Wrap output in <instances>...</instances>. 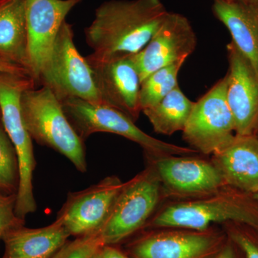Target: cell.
<instances>
[{
	"label": "cell",
	"instance_id": "9c48e42d",
	"mask_svg": "<svg viewBox=\"0 0 258 258\" xmlns=\"http://www.w3.org/2000/svg\"><path fill=\"white\" fill-rule=\"evenodd\" d=\"M129 244L131 258H216L228 237L210 228L154 229Z\"/></svg>",
	"mask_w": 258,
	"mask_h": 258
},
{
	"label": "cell",
	"instance_id": "8fae6325",
	"mask_svg": "<svg viewBox=\"0 0 258 258\" xmlns=\"http://www.w3.org/2000/svg\"><path fill=\"white\" fill-rule=\"evenodd\" d=\"M197 44L196 33L189 20L179 13L169 12L150 41L131 57L142 81L161 68L186 60Z\"/></svg>",
	"mask_w": 258,
	"mask_h": 258
},
{
	"label": "cell",
	"instance_id": "5bb4252c",
	"mask_svg": "<svg viewBox=\"0 0 258 258\" xmlns=\"http://www.w3.org/2000/svg\"><path fill=\"white\" fill-rule=\"evenodd\" d=\"M81 0H25L32 78L39 75L50 57L55 37L66 18Z\"/></svg>",
	"mask_w": 258,
	"mask_h": 258
},
{
	"label": "cell",
	"instance_id": "603a6c76",
	"mask_svg": "<svg viewBox=\"0 0 258 258\" xmlns=\"http://www.w3.org/2000/svg\"><path fill=\"white\" fill-rule=\"evenodd\" d=\"M105 245L101 230L68 241L51 258H91Z\"/></svg>",
	"mask_w": 258,
	"mask_h": 258
},
{
	"label": "cell",
	"instance_id": "e0dca14e",
	"mask_svg": "<svg viewBox=\"0 0 258 258\" xmlns=\"http://www.w3.org/2000/svg\"><path fill=\"white\" fill-rule=\"evenodd\" d=\"M70 236L58 218L40 228L17 226L6 231L2 237L5 244L2 258H51L68 242Z\"/></svg>",
	"mask_w": 258,
	"mask_h": 258
},
{
	"label": "cell",
	"instance_id": "44dd1931",
	"mask_svg": "<svg viewBox=\"0 0 258 258\" xmlns=\"http://www.w3.org/2000/svg\"><path fill=\"white\" fill-rule=\"evenodd\" d=\"M186 60H181L154 71L141 83L142 111L159 103L179 86L178 76Z\"/></svg>",
	"mask_w": 258,
	"mask_h": 258
},
{
	"label": "cell",
	"instance_id": "ffe728a7",
	"mask_svg": "<svg viewBox=\"0 0 258 258\" xmlns=\"http://www.w3.org/2000/svg\"><path fill=\"white\" fill-rule=\"evenodd\" d=\"M194 103L178 86L157 104L142 112L156 133L170 136L184 130Z\"/></svg>",
	"mask_w": 258,
	"mask_h": 258
},
{
	"label": "cell",
	"instance_id": "8992f818",
	"mask_svg": "<svg viewBox=\"0 0 258 258\" xmlns=\"http://www.w3.org/2000/svg\"><path fill=\"white\" fill-rule=\"evenodd\" d=\"M38 84L50 88L60 101L77 98L103 105L92 70L76 48L72 25L66 20L55 37L50 57L39 75Z\"/></svg>",
	"mask_w": 258,
	"mask_h": 258
},
{
	"label": "cell",
	"instance_id": "277c9868",
	"mask_svg": "<svg viewBox=\"0 0 258 258\" xmlns=\"http://www.w3.org/2000/svg\"><path fill=\"white\" fill-rule=\"evenodd\" d=\"M30 76L0 72V108L5 131L18 154L20 167V185L17 194L15 213L25 220L29 214L36 211L32 179L36 166L32 139L25 128L20 98L24 91L36 87Z\"/></svg>",
	"mask_w": 258,
	"mask_h": 258
},
{
	"label": "cell",
	"instance_id": "52a82bcc",
	"mask_svg": "<svg viewBox=\"0 0 258 258\" xmlns=\"http://www.w3.org/2000/svg\"><path fill=\"white\" fill-rule=\"evenodd\" d=\"M163 196L157 172L149 165L124 182L101 228L105 245H114L144 228Z\"/></svg>",
	"mask_w": 258,
	"mask_h": 258
},
{
	"label": "cell",
	"instance_id": "f546056e",
	"mask_svg": "<svg viewBox=\"0 0 258 258\" xmlns=\"http://www.w3.org/2000/svg\"><path fill=\"white\" fill-rule=\"evenodd\" d=\"M101 250V249L98 250L96 254H93V257L91 258H102Z\"/></svg>",
	"mask_w": 258,
	"mask_h": 258
},
{
	"label": "cell",
	"instance_id": "7402d4cb",
	"mask_svg": "<svg viewBox=\"0 0 258 258\" xmlns=\"http://www.w3.org/2000/svg\"><path fill=\"white\" fill-rule=\"evenodd\" d=\"M20 167L18 154L0 118V193L18 194Z\"/></svg>",
	"mask_w": 258,
	"mask_h": 258
},
{
	"label": "cell",
	"instance_id": "4dcf8cb0",
	"mask_svg": "<svg viewBox=\"0 0 258 258\" xmlns=\"http://www.w3.org/2000/svg\"><path fill=\"white\" fill-rule=\"evenodd\" d=\"M253 195L255 197L256 199H257V200H258V190L257 191H256V192H254Z\"/></svg>",
	"mask_w": 258,
	"mask_h": 258
},
{
	"label": "cell",
	"instance_id": "484cf974",
	"mask_svg": "<svg viewBox=\"0 0 258 258\" xmlns=\"http://www.w3.org/2000/svg\"><path fill=\"white\" fill-rule=\"evenodd\" d=\"M228 237V236H227ZM216 258H244L243 254L240 248L230 238L227 239V242L223 248Z\"/></svg>",
	"mask_w": 258,
	"mask_h": 258
},
{
	"label": "cell",
	"instance_id": "ac0fdd59",
	"mask_svg": "<svg viewBox=\"0 0 258 258\" xmlns=\"http://www.w3.org/2000/svg\"><path fill=\"white\" fill-rule=\"evenodd\" d=\"M212 11L229 30L232 42L251 64L258 79V9L236 0H213Z\"/></svg>",
	"mask_w": 258,
	"mask_h": 258
},
{
	"label": "cell",
	"instance_id": "9a60e30c",
	"mask_svg": "<svg viewBox=\"0 0 258 258\" xmlns=\"http://www.w3.org/2000/svg\"><path fill=\"white\" fill-rule=\"evenodd\" d=\"M229 69L226 98L236 135H256L258 130V79L247 59L232 41L227 44Z\"/></svg>",
	"mask_w": 258,
	"mask_h": 258
},
{
	"label": "cell",
	"instance_id": "d6a6232c",
	"mask_svg": "<svg viewBox=\"0 0 258 258\" xmlns=\"http://www.w3.org/2000/svg\"><path fill=\"white\" fill-rule=\"evenodd\" d=\"M256 135H257V137H258V130H257V134H256Z\"/></svg>",
	"mask_w": 258,
	"mask_h": 258
},
{
	"label": "cell",
	"instance_id": "30bf717a",
	"mask_svg": "<svg viewBox=\"0 0 258 258\" xmlns=\"http://www.w3.org/2000/svg\"><path fill=\"white\" fill-rule=\"evenodd\" d=\"M147 159L159 176L165 197L181 200L202 198L227 186L213 163L196 155Z\"/></svg>",
	"mask_w": 258,
	"mask_h": 258
},
{
	"label": "cell",
	"instance_id": "83f0119b",
	"mask_svg": "<svg viewBox=\"0 0 258 258\" xmlns=\"http://www.w3.org/2000/svg\"><path fill=\"white\" fill-rule=\"evenodd\" d=\"M102 258H131L113 245H104L101 248Z\"/></svg>",
	"mask_w": 258,
	"mask_h": 258
},
{
	"label": "cell",
	"instance_id": "7c38bea8",
	"mask_svg": "<svg viewBox=\"0 0 258 258\" xmlns=\"http://www.w3.org/2000/svg\"><path fill=\"white\" fill-rule=\"evenodd\" d=\"M123 184L118 176H110L86 189L70 192L57 218L76 237L101 230Z\"/></svg>",
	"mask_w": 258,
	"mask_h": 258
},
{
	"label": "cell",
	"instance_id": "d4e9b609",
	"mask_svg": "<svg viewBox=\"0 0 258 258\" xmlns=\"http://www.w3.org/2000/svg\"><path fill=\"white\" fill-rule=\"evenodd\" d=\"M16 201V194L8 195L0 193V240L9 229L25 225V220L15 213Z\"/></svg>",
	"mask_w": 258,
	"mask_h": 258
},
{
	"label": "cell",
	"instance_id": "7a4b0ae2",
	"mask_svg": "<svg viewBox=\"0 0 258 258\" xmlns=\"http://www.w3.org/2000/svg\"><path fill=\"white\" fill-rule=\"evenodd\" d=\"M227 222H240L258 230V200L253 194L225 186L202 198L179 200L153 215L144 228L201 231Z\"/></svg>",
	"mask_w": 258,
	"mask_h": 258
},
{
	"label": "cell",
	"instance_id": "1f68e13d",
	"mask_svg": "<svg viewBox=\"0 0 258 258\" xmlns=\"http://www.w3.org/2000/svg\"><path fill=\"white\" fill-rule=\"evenodd\" d=\"M2 117V115H1V108H0V118H1Z\"/></svg>",
	"mask_w": 258,
	"mask_h": 258
},
{
	"label": "cell",
	"instance_id": "ba28073f",
	"mask_svg": "<svg viewBox=\"0 0 258 258\" xmlns=\"http://www.w3.org/2000/svg\"><path fill=\"white\" fill-rule=\"evenodd\" d=\"M226 89L225 76L194 103L182 131L183 139L199 154L214 155L235 138V120L226 98Z\"/></svg>",
	"mask_w": 258,
	"mask_h": 258
},
{
	"label": "cell",
	"instance_id": "4fadbf2b",
	"mask_svg": "<svg viewBox=\"0 0 258 258\" xmlns=\"http://www.w3.org/2000/svg\"><path fill=\"white\" fill-rule=\"evenodd\" d=\"M86 57L102 103L124 113L134 122L142 111L140 76L132 57L97 62Z\"/></svg>",
	"mask_w": 258,
	"mask_h": 258
},
{
	"label": "cell",
	"instance_id": "2e32d148",
	"mask_svg": "<svg viewBox=\"0 0 258 258\" xmlns=\"http://www.w3.org/2000/svg\"><path fill=\"white\" fill-rule=\"evenodd\" d=\"M211 161L227 186L250 194L257 191V135H236L227 147L212 155Z\"/></svg>",
	"mask_w": 258,
	"mask_h": 258
},
{
	"label": "cell",
	"instance_id": "6da1fadb",
	"mask_svg": "<svg viewBox=\"0 0 258 258\" xmlns=\"http://www.w3.org/2000/svg\"><path fill=\"white\" fill-rule=\"evenodd\" d=\"M168 13L161 0L104 2L85 29L86 43L93 50L86 57L108 62L136 55L150 41Z\"/></svg>",
	"mask_w": 258,
	"mask_h": 258
},
{
	"label": "cell",
	"instance_id": "d6986e66",
	"mask_svg": "<svg viewBox=\"0 0 258 258\" xmlns=\"http://www.w3.org/2000/svg\"><path fill=\"white\" fill-rule=\"evenodd\" d=\"M0 56L32 77L25 0H0Z\"/></svg>",
	"mask_w": 258,
	"mask_h": 258
},
{
	"label": "cell",
	"instance_id": "cb8c5ba5",
	"mask_svg": "<svg viewBox=\"0 0 258 258\" xmlns=\"http://www.w3.org/2000/svg\"><path fill=\"white\" fill-rule=\"evenodd\" d=\"M229 238L240 248L244 258H258V230L240 222L224 224Z\"/></svg>",
	"mask_w": 258,
	"mask_h": 258
},
{
	"label": "cell",
	"instance_id": "4316f807",
	"mask_svg": "<svg viewBox=\"0 0 258 258\" xmlns=\"http://www.w3.org/2000/svg\"><path fill=\"white\" fill-rule=\"evenodd\" d=\"M0 72L30 76V74H28L26 70L20 67V66L14 63V62H11V61L7 60V59L4 58L2 56H0Z\"/></svg>",
	"mask_w": 258,
	"mask_h": 258
},
{
	"label": "cell",
	"instance_id": "5b68a950",
	"mask_svg": "<svg viewBox=\"0 0 258 258\" xmlns=\"http://www.w3.org/2000/svg\"><path fill=\"white\" fill-rule=\"evenodd\" d=\"M60 102L70 123L84 141L93 134L103 132L121 136L139 144L147 158L199 154L191 148L154 138L139 128L124 113L111 107L93 104L77 98H66Z\"/></svg>",
	"mask_w": 258,
	"mask_h": 258
},
{
	"label": "cell",
	"instance_id": "f1b7e54d",
	"mask_svg": "<svg viewBox=\"0 0 258 258\" xmlns=\"http://www.w3.org/2000/svg\"><path fill=\"white\" fill-rule=\"evenodd\" d=\"M236 1L249 8L258 9V0H236Z\"/></svg>",
	"mask_w": 258,
	"mask_h": 258
},
{
	"label": "cell",
	"instance_id": "3957f363",
	"mask_svg": "<svg viewBox=\"0 0 258 258\" xmlns=\"http://www.w3.org/2000/svg\"><path fill=\"white\" fill-rule=\"evenodd\" d=\"M20 109L32 140L60 153L80 172L87 171L85 141L76 133L61 102L50 88L42 86L24 91Z\"/></svg>",
	"mask_w": 258,
	"mask_h": 258
}]
</instances>
